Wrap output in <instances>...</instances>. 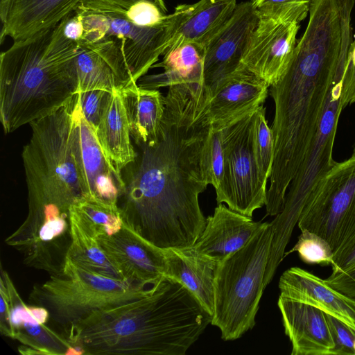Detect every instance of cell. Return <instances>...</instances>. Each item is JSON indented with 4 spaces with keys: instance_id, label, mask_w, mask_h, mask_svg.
<instances>
[{
    "instance_id": "obj_37",
    "label": "cell",
    "mask_w": 355,
    "mask_h": 355,
    "mask_svg": "<svg viewBox=\"0 0 355 355\" xmlns=\"http://www.w3.org/2000/svg\"><path fill=\"white\" fill-rule=\"evenodd\" d=\"M324 280L332 288L355 298V265L343 272L331 273Z\"/></svg>"
},
{
    "instance_id": "obj_12",
    "label": "cell",
    "mask_w": 355,
    "mask_h": 355,
    "mask_svg": "<svg viewBox=\"0 0 355 355\" xmlns=\"http://www.w3.org/2000/svg\"><path fill=\"white\" fill-rule=\"evenodd\" d=\"M241 63L266 81L277 83L291 61L300 23L258 15Z\"/></svg>"
},
{
    "instance_id": "obj_41",
    "label": "cell",
    "mask_w": 355,
    "mask_h": 355,
    "mask_svg": "<svg viewBox=\"0 0 355 355\" xmlns=\"http://www.w3.org/2000/svg\"><path fill=\"white\" fill-rule=\"evenodd\" d=\"M113 6L128 10L131 6L141 0H103ZM157 4L162 11L166 14L167 10L164 0H148Z\"/></svg>"
},
{
    "instance_id": "obj_4",
    "label": "cell",
    "mask_w": 355,
    "mask_h": 355,
    "mask_svg": "<svg viewBox=\"0 0 355 355\" xmlns=\"http://www.w3.org/2000/svg\"><path fill=\"white\" fill-rule=\"evenodd\" d=\"M73 98L30 123L31 137L21 154L28 201L53 205L67 211L87 197L71 149Z\"/></svg>"
},
{
    "instance_id": "obj_15",
    "label": "cell",
    "mask_w": 355,
    "mask_h": 355,
    "mask_svg": "<svg viewBox=\"0 0 355 355\" xmlns=\"http://www.w3.org/2000/svg\"><path fill=\"white\" fill-rule=\"evenodd\" d=\"M270 86L243 64L222 79L211 94L209 124L225 126L263 105Z\"/></svg>"
},
{
    "instance_id": "obj_29",
    "label": "cell",
    "mask_w": 355,
    "mask_h": 355,
    "mask_svg": "<svg viewBox=\"0 0 355 355\" xmlns=\"http://www.w3.org/2000/svg\"><path fill=\"white\" fill-rule=\"evenodd\" d=\"M96 236H112L121 230L124 220L118 205L85 197L71 205Z\"/></svg>"
},
{
    "instance_id": "obj_17",
    "label": "cell",
    "mask_w": 355,
    "mask_h": 355,
    "mask_svg": "<svg viewBox=\"0 0 355 355\" xmlns=\"http://www.w3.org/2000/svg\"><path fill=\"white\" fill-rule=\"evenodd\" d=\"M277 306L285 334L291 343V355H334L335 343L326 313L282 295Z\"/></svg>"
},
{
    "instance_id": "obj_33",
    "label": "cell",
    "mask_w": 355,
    "mask_h": 355,
    "mask_svg": "<svg viewBox=\"0 0 355 355\" xmlns=\"http://www.w3.org/2000/svg\"><path fill=\"white\" fill-rule=\"evenodd\" d=\"M111 93L101 89L78 93L83 114L94 131L98 125Z\"/></svg>"
},
{
    "instance_id": "obj_36",
    "label": "cell",
    "mask_w": 355,
    "mask_h": 355,
    "mask_svg": "<svg viewBox=\"0 0 355 355\" xmlns=\"http://www.w3.org/2000/svg\"><path fill=\"white\" fill-rule=\"evenodd\" d=\"M342 94L345 107L355 103V42L351 45L343 75Z\"/></svg>"
},
{
    "instance_id": "obj_9",
    "label": "cell",
    "mask_w": 355,
    "mask_h": 355,
    "mask_svg": "<svg viewBox=\"0 0 355 355\" xmlns=\"http://www.w3.org/2000/svg\"><path fill=\"white\" fill-rule=\"evenodd\" d=\"M342 78L334 82L328 94L317 131L289 185L283 210L275 218L285 232H293L309 198L337 163L332 154L339 117L345 107L342 100Z\"/></svg>"
},
{
    "instance_id": "obj_16",
    "label": "cell",
    "mask_w": 355,
    "mask_h": 355,
    "mask_svg": "<svg viewBox=\"0 0 355 355\" xmlns=\"http://www.w3.org/2000/svg\"><path fill=\"white\" fill-rule=\"evenodd\" d=\"M82 0H0L1 42L40 35L72 13Z\"/></svg>"
},
{
    "instance_id": "obj_40",
    "label": "cell",
    "mask_w": 355,
    "mask_h": 355,
    "mask_svg": "<svg viewBox=\"0 0 355 355\" xmlns=\"http://www.w3.org/2000/svg\"><path fill=\"white\" fill-rule=\"evenodd\" d=\"M355 265V243L347 250L334 257L331 262V273L346 270Z\"/></svg>"
},
{
    "instance_id": "obj_14",
    "label": "cell",
    "mask_w": 355,
    "mask_h": 355,
    "mask_svg": "<svg viewBox=\"0 0 355 355\" xmlns=\"http://www.w3.org/2000/svg\"><path fill=\"white\" fill-rule=\"evenodd\" d=\"M97 239L124 280L153 286L165 276L164 249L152 244L125 223L117 233L100 235Z\"/></svg>"
},
{
    "instance_id": "obj_39",
    "label": "cell",
    "mask_w": 355,
    "mask_h": 355,
    "mask_svg": "<svg viewBox=\"0 0 355 355\" xmlns=\"http://www.w3.org/2000/svg\"><path fill=\"white\" fill-rule=\"evenodd\" d=\"M84 33V24L81 17L74 11L67 18L64 34L70 40L78 42Z\"/></svg>"
},
{
    "instance_id": "obj_31",
    "label": "cell",
    "mask_w": 355,
    "mask_h": 355,
    "mask_svg": "<svg viewBox=\"0 0 355 355\" xmlns=\"http://www.w3.org/2000/svg\"><path fill=\"white\" fill-rule=\"evenodd\" d=\"M297 252L301 260L308 264L331 265L334 252L327 241L307 230L301 231L293 248L284 257Z\"/></svg>"
},
{
    "instance_id": "obj_22",
    "label": "cell",
    "mask_w": 355,
    "mask_h": 355,
    "mask_svg": "<svg viewBox=\"0 0 355 355\" xmlns=\"http://www.w3.org/2000/svg\"><path fill=\"white\" fill-rule=\"evenodd\" d=\"M165 276L182 284L211 315L214 304V282L218 262L195 247L164 249Z\"/></svg>"
},
{
    "instance_id": "obj_11",
    "label": "cell",
    "mask_w": 355,
    "mask_h": 355,
    "mask_svg": "<svg viewBox=\"0 0 355 355\" xmlns=\"http://www.w3.org/2000/svg\"><path fill=\"white\" fill-rule=\"evenodd\" d=\"M72 114V153L87 197L118 205L126 185L121 171L106 155L94 130L85 119L78 94L73 98Z\"/></svg>"
},
{
    "instance_id": "obj_27",
    "label": "cell",
    "mask_w": 355,
    "mask_h": 355,
    "mask_svg": "<svg viewBox=\"0 0 355 355\" xmlns=\"http://www.w3.org/2000/svg\"><path fill=\"white\" fill-rule=\"evenodd\" d=\"M76 66L77 94L90 90L113 92L125 87L110 64L96 51L79 44Z\"/></svg>"
},
{
    "instance_id": "obj_30",
    "label": "cell",
    "mask_w": 355,
    "mask_h": 355,
    "mask_svg": "<svg viewBox=\"0 0 355 355\" xmlns=\"http://www.w3.org/2000/svg\"><path fill=\"white\" fill-rule=\"evenodd\" d=\"M252 143L259 171L263 179L268 181L272 170L274 139L271 128L266 118L263 105L259 107L252 115Z\"/></svg>"
},
{
    "instance_id": "obj_19",
    "label": "cell",
    "mask_w": 355,
    "mask_h": 355,
    "mask_svg": "<svg viewBox=\"0 0 355 355\" xmlns=\"http://www.w3.org/2000/svg\"><path fill=\"white\" fill-rule=\"evenodd\" d=\"M279 295L314 306L339 320L355 333V298L330 286L300 267L284 271L279 281Z\"/></svg>"
},
{
    "instance_id": "obj_32",
    "label": "cell",
    "mask_w": 355,
    "mask_h": 355,
    "mask_svg": "<svg viewBox=\"0 0 355 355\" xmlns=\"http://www.w3.org/2000/svg\"><path fill=\"white\" fill-rule=\"evenodd\" d=\"M258 15L300 23L313 0H250Z\"/></svg>"
},
{
    "instance_id": "obj_34",
    "label": "cell",
    "mask_w": 355,
    "mask_h": 355,
    "mask_svg": "<svg viewBox=\"0 0 355 355\" xmlns=\"http://www.w3.org/2000/svg\"><path fill=\"white\" fill-rule=\"evenodd\" d=\"M126 14L135 24L144 27L159 25L167 17L157 4L148 0L136 2L127 10Z\"/></svg>"
},
{
    "instance_id": "obj_6",
    "label": "cell",
    "mask_w": 355,
    "mask_h": 355,
    "mask_svg": "<svg viewBox=\"0 0 355 355\" xmlns=\"http://www.w3.org/2000/svg\"><path fill=\"white\" fill-rule=\"evenodd\" d=\"M155 285L101 275L80 266L67 256L62 272L34 285L28 302L46 308L50 319L64 336L93 311L141 297Z\"/></svg>"
},
{
    "instance_id": "obj_21",
    "label": "cell",
    "mask_w": 355,
    "mask_h": 355,
    "mask_svg": "<svg viewBox=\"0 0 355 355\" xmlns=\"http://www.w3.org/2000/svg\"><path fill=\"white\" fill-rule=\"evenodd\" d=\"M236 0H200L180 4L171 14L172 37L168 47L193 42L205 45L233 15Z\"/></svg>"
},
{
    "instance_id": "obj_7",
    "label": "cell",
    "mask_w": 355,
    "mask_h": 355,
    "mask_svg": "<svg viewBox=\"0 0 355 355\" xmlns=\"http://www.w3.org/2000/svg\"><path fill=\"white\" fill-rule=\"evenodd\" d=\"M74 12L84 24L78 42H110L121 58L128 86L137 84L153 67L172 37L171 14L159 25L144 27L131 21L127 10L103 0H82Z\"/></svg>"
},
{
    "instance_id": "obj_26",
    "label": "cell",
    "mask_w": 355,
    "mask_h": 355,
    "mask_svg": "<svg viewBox=\"0 0 355 355\" xmlns=\"http://www.w3.org/2000/svg\"><path fill=\"white\" fill-rule=\"evenodd\" d=\"M12 339L21 343V354L80 355L60 333L46 324L26 321L14 327Z\"/></svg>"
},
{
    "instance_id": "obj_20",
    "label": "cell",
    "mask_w": 355,
    "mask_h": 355,
    "mask_svg": "<svg viewBox=\"0 0 355 355\" xmlns=\"http://www.w3.org/2000/svg\"><path fill=\"white\" fill-rule=\"evenodd\" d=\"M262 223L220 203L206 218L205 227L193 246L218 263L243 248Z\"/></svg>"
},
{
    "instance_id": "obj_25",
    "label": "cell",
    "mask_w": 355,
    "mask_h": 355,
    "mask_svg": "<svg viewBox=\"0 0 355 355\" xmlns=\"http://www.w3.org/2000/svg\"><path fill=\"white\" fill-rule=\"evenodd\" d=\"M69 222L71 243L67 256L87 270L124 280L100 246L97 236L71 206L69 208Z\"/></svg>"
},
{
    "instance_id": "obj_35",
    "label": "cell",
    "mask_w": 355,
    "mask_h": 355,
    "mask_svg": "<svg viewBox=\"0 0 355 355\" xmlns=\"http://www.w3.org/2000/svg\"><path fill=\"white\" fill-rule=\"evenodd\" d=\"M327 318L335 343L334 355H355V333L336 318L327 314Z\"/></svg>"
},
{
    "instance_id": "obj_8",
    "label": "cell",
    "mask_w": 355,
    "mask_h": 355,
    "mask_svg": "<svg viewBox=\"0 0 355 355\" xmlns=\"http://www.w3.org/2000/svg\"><path fill=\"white\" fill-rule=\"evenodd\" d=\"M324 238L336 257L355 243V157L337 162L309 198L297 221Z\"/></svg>"
},
{
    "instance_id": "obj_5",
    "label": "cell",
    "mask_w": 355,
    "mask_h": 355,
    "mask_svg": "<svg viewBox=\"0 0 355 355\" xmlns=\"http://www.w3.org/2000/svg\"><path fill=\"white\" fill-rule=\"evenodd\" d=\"M273 237L272 223H263L243 248L218 263L211 324L225 341L239 338L255 324Z\"/></svg>"
},
{
    "instance_id": "obj_2",
    "label": "cell",
    "mask_w": 355,
    "mask_h": 355,
    "mask_svg": "<svg viewBox=\"0 0 355 355\" xmlns=\"http://www.w3.org/2000/svg\"><path fill=\"white\" fill-rule=\"evenodd\" d=\"M212 315L164 276L147 295L91 313L64 335L80 354L184 355Z\"/></svg>"
},
{
    "instance_id": "obj_24",
    "label": "cell",
    "mask_w": 355,
    "mask_h": 355,
    "mask_svg": "<svg viewBox=\"0 0 355 355\" xmlns=\"http://www.w3.org/2000/svg\"><path fill=\"white\" fill-rule=\"evenodd\" d=\"M121 90L111 93L95 130L103 150L120 171L136 158Z\"/></svg>"
},
{
    "instance_id": "obj_3",
    "label": "cell",
    "mask_w": 355,
    "mask_h": 355,
    "mask_svg": "<svg viewBox=\"0 0 355 355\" xmlns=\"http://www.w3.org/2000/svg\"><path fill=\"white\" fill-rule=\"evenodd\" d=\"M68 16L1 53L0 121L6 134L52 114L76 95L79 45L64 34Z\"/></svg>"
},
{
    "instance_id": "obj_38",
    "label": "cell",
    "mask_w": 355,
    "mask_h": 355,
    "mask_svg": "<svg viewBox=\"0 0 355 355\" xmlns=\"http://www.w3.org/2000/svg\"><path fill=\"white\" fill-rule=\"evenodd\" d=\"M0 283V331L5 336L12 339L14 330L10 320V301L8 292L3 282Z\"/></svg>"
},
{
    "instance_id": "obj_28",
    "label": "cell",
    "mask_w": 355,
    "mask_h": 355,
    "mask_svg": "<svg viewBox=\"0 0 355 355\" xmlns=\"http://www.w3.org/2000/svg\"><path fill=\"white\" fill-rule=\"evenodd\" d=\"M224 127L209 125L200 153L202 173L207 184L214 187L216 194L222 188L225 175Z\"/></svg>"
},
{
    "instance_id": "obj_10",
    "label": "cell",
    "mask_w": 355,
    "mask_h": 355,
    "mask_svg": "<svg viewBox=\"0 0 355 355\" xmlns=\"http://www.w3.org/2000/svg\"><path fill=\"white\" fill-rule=\"evenodd\" d=\"M253 113L224 127L225 175L216 194L218 205L225 202L231 209L249 217L266 205L268 182L260 174L253 153Z\"/></svg>"
},
{
    "instance_id": "obj_18",
    "label": "cell",
    "mask_w": 355,
    "mask_h": 355,
    "mask_svg": "<svg viewBox=\"0 0 355 355\" xmlns=\"http://www.w3.org/2000/svg\"><path fill=\"white\" fill-rule=\"evenodd\" d=\"M205 53V46L193 42L170 47L162 55V61L153 66L163 68V72L143 76L138 85L146 89L171 87L185 94L211 98L204 81Z\"/></svg>"
},
{
    "instance_id": "obj_23",
    "label": "cell",
    "mask_w": 355,
    "mask_h": 355,
    "mask_svg": "<svg viewBox=\"0 0 355 355\" xmlns=\"http://www.w3.org/2000/svg\"><path fill=\"white\" fill-rule=\"evenodd\" d=\"M131 136L139 146L153 144L159 139L165 112L164 96L158 89L137 84L121 90Z\"/></svg>"
},
{
    "instance_id": "obj_42",
    "label": "cell",
    "mask_w": 355,
    "mask_h": 355,
    "mask_svg": "<svg viewBox=\"0 0 355 355\" xmlns=\"http://www.w3.org/2000/svg\"><path fill=\"white\" fill-rule=\"evenodd\" d=\"M352 157H355V146H354V150H353V152H352Z\"/></svg>"
},
{
    "instance_id": "obj_1",
    "label": "cell",
    "mask_w": 355,
    "mask_h": 355,
    "mask_svg": "<svg viewBox=\"0 0 355 355\" xmlns=\"http://www.w3.org/2000/svg\"><path fill=\"white\" fill-rule=\"evenodd\" d=\"M164 104L159 139L139 146V162L118 206L124 223L152 244L162 249L190 247L206 224L199 196L208 185L200 166L209 125L207 109L191 97L169 92Z\"/></svg>"
},
{
    "instance_id": "obj_13",
    "label": "cell",
    "mask_w": 355,
    "mask_h": 355,
    "mask_svg": "<svg viewBox=\"0 0 355 355\" xmlns=\"http://www.w3.org/2000/svg\"><path fill=\"white\" fill-rule=\"evenodd\" d=\"M259 19L250 1L237 4L228 21L205 45V85L210 95L216 85L242 64L241 60Z\"/></svg>"
}]
</instances>
